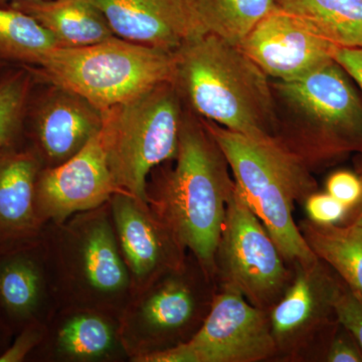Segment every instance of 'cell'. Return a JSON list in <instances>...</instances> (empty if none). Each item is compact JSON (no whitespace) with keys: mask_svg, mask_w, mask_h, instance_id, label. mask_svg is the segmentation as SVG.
<instances>
[{"mask_svg":"<svg viewBox=\"0 0 362 362\" xmlns=\"http://www.w3.org/2000/svg\"><path fill=\"white\" fill-rule=\"evenodd\" d=\"M0 308L14 335L58 310L42 232L0 242Z\"/></svg>","mask_w":362,"mask_h":362,"instance_id":"14","label":"cell"},{"mask_svg":"<svg viewBox=\"0 0 362 362\" xmlns=\"http://www.w3.org/2000/svg\"><path fill=\"white\" fill-rule=\"evenodd\" d=\"M300 230L317 258L362 299V226L302 221Z\"/></svg>","mask_w":362,"mask_h":362,"instance_id":"21","label":"cell"},{"mask_svg":"<svg viewBox=\"0 0 362 362\" xmlns=\"http://www.w3.org/2000/svg\"><path fill=\"white\" fill-rule=\"evenodd\" d=\"M28 69L37 82L73 90L104 112L173 82L175 54L113 37L88 47H57Z\"/></svg>","mask_w":362,"mask_h":362,"instance_id":"5","label":"cell"},{"mask_svg":"<svg viewBox=\"0 0 362 362\" xmlns=\"http://www.w3.org/2000/svg\"><path fill=\"white\" fill-rule=\"evenodd\" d=\"M114 35L135 44L175 51L206 35L189 0H92Z\"/></svg>","mask_w":362,"mask_h":362,"instance_id":"18","label":"cell"},{"mask_svg":"<svg viewBox=\"0 0 362 362\" xmlns=\"http://www.w3.org/2000/svg\"><path fill=\"white\" fill-rule=\"evenodd\" d=\"M116 192L100 132L69 160L40 170L35 207L42 225L59 223L103 206Z\"/></svg>","mask_w":362,"mask_h":362,"instance_id":"12","label":"cell"},{"mask_svg":"<svg viewBox=\"0 0 362 362\" xmlns=\"http://www.w3.org/2000/svg\"><path fill=\"white\" fill-rule=\"evenodd\" d=\"M182 344L190 362H257L278 351L269 314L228 286L214 295L202 325Z\"/></svg>","mask_w":362,"mask_h":362,"instance_id":"10","label":"cell"},{"mask_svg":"<svg viewBox=\"0 0 362 362\" xmlns=\"http://www.w3.org/2000/svg\"><path fill=\"white\" fill-rule=\"evenodd\" d=\"M102 142L116 187L147 202L152 171L175 160L183 116L175 83L151 88L104 111Z\"/></svg>","mask_w":362,"mask_h":362,"instance_id":"6","label":"cell"},{"mask_svg":"<svg viewBox=\"0 0 362 362\" xmlns=\"http://www.w3.org/2000/svg\"><path fill=\"white\" fill-rule=\"evenodd\" d=\"M204 33L240 45L276 9L275 0H189Z\"/></svg>","mask_w":362,"mask_h":362,"instance_id":"24","label":"cell"},{"mask_svg":"<svg viewBox=\"0 0 362 362\" xmlns=\"http://www.w3.org/2000/svg\"><path fill=\"white\" fill-rule=\"evenodd\" d=\"M276 90L311 129L312 151L320 158L362 149V103L337 62L302 77L278 81Z\"/></svg>","mask_w":362,"mask_h":362,"instance_id":"9","label":"cell"},{"mask_svg":"<svg viewBox=\"0 0 362 362\" xmlns=\"http://www.w3.org/2000/svg\"><path fill=\"white\" fill-rule=\"evenodd\" d=\"M294 265V277L269 313L278 350L289 349L307 334L334 330L338 325L332 307L337 274L319 259Z\"/></svg>","mask_w":362,"mask_h":362,"instance_id":"17","label":"cell"},{"mask_svg":"<svg viewBox=\"0 0 362 362\" xmlns=\"http://www.w3.org/2000/svg\"><path fill=\"white\" fill-rule=\"evenodd\" d=\"M302 16L338 47H362V0H275Z\"/></svg>","mask_w":362,"mask_h":362,"instance_id":"22","label":"cell"},{"mask_svg":"<svg viewBox=\"0 0 362 362\" xmlns=\"http://www.w3.org/2000/svg\"><path fill=\"white\" fill-rule=\"evenodd\" d=\"M47 324L35 323L26 326L14 335L8 349L0 356V362H26L33 350L44 339Z\"/></svg>","mask_w":362,"mask_h":362,"instance_id":"28","label":"cell"},{"mask_svg":"<svg viewBox=\"0 0 362 362\" xmlns=\"http://www.w3.org/2000/svg\"><path fill=\"white\" fill-rule=\"evenodd\" d=\"M239 47L268 77L291 81L333 61L337 45L302 16L276 7Z\"/></svg>","mask_w":362,"mask_h":362,"instance_id":"13","label":"cell"},{"mask_svg":"<svg viewBox=\"0 0 362 362\" xmlns=\"http://www.w3.org/2000/svg\"><path fill=\"white\" fill-rule=\"evenodd\" d=\"M14 334L9 327L6 317L0 308V356L8 349L9 344L13 341Z\"/></svg>","mask_w":362,"mask_h":362,"instance_id":"32","label":"cell"},{"mask_svg":"<svg viewBox=\"0 0 362 362\" xmlns=\"http://www.w3.org/2000/svg\"><path fill=\"white\" fill-rule=\"evenodd\" d=\"M175 160L173 168L149 175L147 204L211 279L216 273V251L235 182L216 140L204 122L192 117L183 119Z\"/></svg>","mask_w":362,"mask_h":362,"instance_id":"1","label":"cell"},{"mask_svg":"<svg viewBox=\"0 0 362 362\" xmlns=\"http://www.w3.org/2000/svg\"><path fill=\"white\" fill-rule=\"evenodd\" d=\"M204 124L232 169L235 187L285 261L308 264L318 259L294 218L296 202H305L316 189L304 159L275 136L254 137Z\"/></svg>","mask_w":362,"mask_h":362,"instance_id":"3","label":"cell"},{"mask_svg":"<svg viewBox=\"0 0 362 362\" xmlns=\"http://www.w3.org/2000/svg\"><path fill=\"white\" fill-rule=\"evenodd\" d=\"M59 47L39 21L13 7H0V64L37 68Z\"/></svg>","mask_w":362,"mask_h":362,"instance_id":"23","label":"cell"},{"mask_svg":"<svg viewBox=\"0 0 362 362\" xmlns=\"http://www.w3.org/2000/svg\"><path fill=\"white\" fill-rule=\"evenodd\" d=\"M54 294L61 307L121 317L132 282L114 226L110 201L42 230Z\"/></svg>","mask_w":362,"mask_h":362,"instance_id":"4","label":"cell"},{"mask_svg":"<svg viewBox=\"0 0 362 362\" xmlns=\"http://www.w3.org/2000/svg\"><path fill=\"white\" fill-rule=\"evenodd\" d=\"M9 68V66H6L4 65H2V64H0V73H1L2 71L6 70V69Z\"/></svg>","mask_w":362,"mask_h":362,"instance_id":"35","label":"cell"},{"mask_svg":"<svg viewBox=\"0 0 362 362\" xmlns=\"http://www.w3.org/2000/svg\"><path fill=\"white\" fill-rule=\"evenodd\" d=\"M44 168L25 138L0 147V242L39 235L35 187Z\"/></svg>","mask_w":362,"mask_h":362,"instance_id":"19","label":"cell"},{"mask_svg":"<svg viewBox=\"0 0 362 362\" xmlns=\"http://www.w3.org/2000/svg\"><path fill=\"white\" fill-rule=\"evenodd\" d=\"M209 281L190 255L181 268L133 293L120 317L121 337L131 362L192 338L209 311L204 286Z\"/></svg>","mask_w":362,"mask_h":362,"instance_id":"7","label":"cell"},{"mask_svg":"<svg viewBox=\"0 0 362 362\" xmlns=\"http://www.w3.org/2000/svg\"><path fill=\"white\" fill-rule=\"evenodd\" d=\"M8 7L39 21L59 47H82L116 37L104 14L92 0H35Z\"/></svg>","mask_w":362,"mask_h":362,"instance_id":"20","label":"cell"},{"mask_svg":"<svg viewBox=\"0 0 362 362\" xmlns=\"http://www.w3.org/2000/svg\"><path fill=\"white\" fill-rule=\"evenodd\" d=\"M332 307L337 322L354 337L362 351V299L339 277L333 293Z\"/></svg>","mask_w":362,"mask_h":362,"instance_id":"26","label":"cell"},{"mask_svg":"<svg viewBox=\"0 0 362 362\" xmlns=\"http://www.w3.org/2000/svg\"><path fill=\"white\" fill-rule=\"evenodd\" d=\"M333 59L362 90V47H337Z\"/></svg>","mask_w":362,"mask_h":362,"instance_id":"31","label":"cell"},{"mask_svg":"<svg viewBox=\"0 0 362 362\" xmlns=\"http://www.w3.org/2000/svg\"><path fill=\"white\" fill-rule=\"evenodd\" d=\"M21 1H35V0H0V7H8L14 2Z\"/></svg>","mask_w":362,"mask_h":362,"instance_id":"34","label":"cell"},{"mask_svg":"<svg viewBox=\"0 0 362 362\" xmlns=\"http://www.w3.org/2000/svg\"><path fill=\"white\" fill-rule=\"evenodd\" d=\"M216 267L223 286L263 310L280 299L291 278L277 245L235 185L226 204Z\"/></svg>","mask_w":362,"mask_h":362,"instance_id":"8","label":"cell"},{"mask_svg":"<svg viewBox=\"0 0 362 362\" xmlns=\"http://www.w3.org/2000/svg\"><path fill=\"white\" fill-rule=\"evenodd\" d=\"M180 96L204 121L240 134L274 136L269 77L239 45L206 33L175 51Z\"/></svg>","mask_w":362,"mask_h":362,"instance_id":"2","label":"cell"},{"mask_svg":"<svg viewBox=\"0 0 362 362\" xmlns=\"http://www.w3.org/2000/svg\"><path fill=\"white\" fill-rule=\"evenodd\" d=\"M35 78L25 66L0 73V147L23 138L26 105Z\"/></svg>","mask_w":362,"mask_h":362,"instance_id":"25","label":"cell"},{"mask_svg":"<svg viewBox=\"0 0 362 362\" xmlns=\"http://www.w3.org/2000/svg\"><path fill=\"white\" fill-rule=\"evenodd\" d=\"M325 358L330 362H362L358 343L339 323L328 342Z\"/></svg>","mask_w":362,"mask_h":362,"instance_id":"30","label":"cell"},{"mask_svg":"<svg viewBox=\"0 0 362 362\" xmlns=\"http://www.w3.org/2000/svg\"><path fill=\"white\" fill-rule=\"evenodd\" d=\"M110 206L117 240L132 282V294L185 265L187 252L147 202L118 190L112 195Z\"/></svg>","mask_w":362,"mask_h":362,"instance_id":"15","label":"cell"},{"mask_svg":"<svg viewBox=\"0 0 362 362\" xmlns=\"http://www.w3.org/2000/svg\"><path fill=\"white\" fill-rule=\"evenodd\" d=\"M130 361L120 317L96 309L61 307L26 362Z\"/></svg>","mask_w":362,"mask_h":362,"instance_id":"16","label":"cell"},{"mask_svg":"<svg viewBox=\"0 0 362 362\" xmlns=\"http://www.w3.org/2000/svg\"><path fill=\"white\" fill-rule=\"evenodd\" d=\"M37 81L26 105L23 136L44 168H54L78 153L103 127V111L84 97Z\"/></svg>","mask_w":362,"mask_h":362,"instance_id":"11","label":"cell"},{"mask_svg":"<svg viewBox=\"0 0 362 362\" xmlns=\"http://www.w3.org/2000/svg\"><path fill=\"white\" fill-rule=\"evenodd\" d=\"M304 204L308 220L318 225H339L349 213V207L327 192H313Z\"/></svg>","mask_w":362,"mask_h":362,"instance_id":"27","label":"cell"},{"mask_svg":"<svg viewBox=\"0 0 362 362\" xmlns=\"http://www.w3.org/2000/svg\"><path fill=\"white\" fill-rule=\"evenodd\" d=\"M326 192L337 199L349 211L356 206L362 197L361 176L346 170L332 173L326 181Z\"/></svg>","mask_w":362,"mask_h":362,"instance_id":"29","label":"cell"},{"mask_svg":"<svg viewBox=\"0 0 362 362\" xmlns=\"http://www.w3.org/2000/svg\"><path fill=\"white\" fill-rule=\"evenodd\" d=\"M361 177L362 180V176H361ZM345 221H344V223H352V225L362 226V197L358 204L350 209Z\"/></svg>","mask_w":362,"mask_h":362,"instance_id":"33","label":"cell"}]
</instances>
